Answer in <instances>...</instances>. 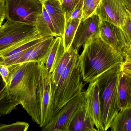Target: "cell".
Listing matches in <instances>:
<instances>
[{
    "instance_id": "11",
    "label": "cell",
    "mask_w": 131,
    "mask_h": 131,
    "mask_svg": "<svg viewBox=\"0 0 131 131\" xmlns=\"http://www.w3.org/2000/svg\"><path fill=\"white\" fill-rule=\"evenodd\" d=\"M42 63H39L32 75L25 99L21 104L33 121L39 125L40 124V115L39 86Z\"/></svg>"
},
{
    "instance_id": "8",
    "label": "cell",
    "mask_w": 131,
    "mask_h": 131,
    "mask_svg": "<svg viewBox=\"0 0 131 131\" xmlns=\"http://www.w3.org/2000/svg\"><path fill=\"white\" fill-rule=\"evenodd\" d=\"M37 33L35 26L7 19L0 26V50Z\"/></svg>"
},
{
    "instance_id": "19",
    "label": "cell",
    "mask_w": 131,
    "mask_h": 131,
    "mask_svg": "<svg viewBox=\"0 0 131 131\" xmlns=\"http://www.w3.org/2000/svg\"><path fill=\"white\" fill-rule=\"evenodd\" d=\"M65 51L62 38L59 36L55 37L45 63L49 73L51 74L55 70Z\"/></svg>"
},
{
    "instance_id": "32",
    "label": "cell",
    "mask_w": 131,
    "mask_h": 131,
    "mask_svg": "<svg viewBox=\"0 0 131 131\" xmlns=\"http://www.w3.org/2000/svg\"><path fill=\"white\" fill-rule=\"evenodd\" d=\"M128 10L131 13V0H122Z\"/></svg>"
},
{
    "instance_id": "3",
    "label": "cell",
    "mask_w": 131,
    "mask_h": 131,
    "mask_svg": "<svg viewBox=\"0 0 131 131\" xmlns=\"http://www.w3.org/2000/svg\"><path fill=\"white\" fill-rule=\"evenodd\" d=\"M121 64H118L97 78L103 131L110 128L111 123L120 110L118 100Z\"/></svg>"
},
{
    "instance_id": "4",
    "label": "cell",
    "mask_w": 131,
    "mask_h": 131,
    "mask_svg": "<svg viewBox=\"0 0 131 131\" xmlns=\"http://www.w3.org/2000/svg\"><path fill=\"white\" fill-rule=\"evenodd\" d=\"M78 52L74 49L69 64L61 75L58 84L52 89L53 118L69 101L83 91L85 85L79 62Z\"/></svg>"
},
{
    "instance_id": "25",
    "label": "cell",
    "mask_w": 131,
    "mask_h": 131,
    "mask_svg": "<svg viewBox=\"0 0 131 131\" xmlns=\"http://www.w3.org/2000/svg\"><path fill=\"white\" fill-rule=\"evenodd\" d=\"M29 125L26 122H17L12 124L0 125L1 131H26Z\"/></svg>"
},
{
    "instance_id": "14",
    "label": "cell",
    "mask_w": 131,
    "mask_h": 131,
    "mask_svg": "<svg viewBox=\"0 0 131 131\" xmlns=\"http://www.w3.org/2000/svg\"><path fill=\"white\" fill-rule=\"evenodd\" d=\"M86 115L92 119L98 131H103L97 79L90 83L85 93Z\"/></svg>"
},
{
    "instance_id": "22",
    "label": "cell",
    "mask_w": 131,
    "mask_h": 131,
    "mask_svg": "<svg viewBox=\"0 0 131 131\" xmlns=\"http://www.w3.org/2000/svg\"><path fill=\"white\" fill-rule=\"evenodd\" d=\"M80 20H66V26L62 37L65 51H68L72 45Z\"/></svg>"
},
{
    "instance_id": "34",
    "label": "cell",
    "mask_w": 131,
    "mask_h": 131,
    "mask_svg": "<svg viewBox=\"0 0 131 131\" xmlns=\"http://www.w3.org/2000/svg\"><path fill=\"white\" fill-rule=\"evenodd\" d=\"M131 52V46L130 47H129V48H128V49H127L126 50V52Z\"/></svg>"
},
{
    "instance_id": "26",
    "label": "cell",
    "mask_w": 131,
    "mask_h": 131,
    "mask_svg": "<svg viewBox=\"0 0 131 131\" xmlns=\"http://www.w3.org/2000/svg\"><path fill=\"white\" fill-rule=\"evenodd\" d=\"M83 1L79 0L72 11L66 15V20H82L83 9Z\"/></svg>"
},
{
    "instance_id": "24",
    "label": "cell",
    "mask_w": 131,
    "mask_h": 131,
    "mask_svg": "<svg viewBox=\"0 0 131 131\" xmlns=\"http://www.w3.org/2000/svg\"><path fill=\"white\" fill-rule=\"evenodd\" d=\"M101 0H84L82 20L88 18L95 13Z\"/></svg>"
},
{
    "instance_id": "2",
    "label": "cell",
    "mask_w": 131,
    "mask_h": 131,
    "mask_svg": "<svg viewBox=\"0 0 131 131\" xmlns=\"http://www.w3.org/2000/svg\"><path fill=\"white\" fill-rule=\"evenodd\" d=\"M39 62L30 61L8 66L10 74L7 84L0 92V116L10 113L23 102L32 75Z\"/></svg>"
},
{
    "instance_id": "18",
    "label": "cell",
    "mask_w": 131,
    "mask_h": 131,
    "mask_svg": "<svg viewBox=\"0 0 131 131\" xmlns=\"http://www.w3.org/2000/svg\"><path fill=\"white\" fill-rule=\"evenodd\" d=\"M118 100L120 110L131 108V74L122 71L119 76Z\"/></svg>"
},
{
    "instance_id": "10",
    "label": "cell",
    "mask_w": 131,
    "mask_h": 131,
    "mask_svg": "<svg viewBox=\"0 0 131 131\" xmlns=\"http://www.w3.org/2000/svg\"><path fill=\"white\" fill-rule=\"evenodd\" d=\"M85 92L77 94L59 111L56 115L42 129L43 131H68L72 116L85 98Z\"/></svg>"
},
{
    "instance_id": "27",
    "label": "cell",
    "mask_w": 131,
    "mask_h": 131,
    "mask_svg": "<svg viewBox=\"0 0 131 131\" xmlns=\"http://www.w3.org/2000/svg\"><path fill=\"white\" fill-rule=\"evenodd\" d=\"M128 48L131 46V13L128 10V14L122 28Z\"/></svg>"
},
{
    "instance_id": "20",
    "label": "cell",
    "mask_w": 131,
    "mask_h": 131,
    "mask_svg": "<svg viewBox=\"0 0 131 131\" xmlns=\"http://www.w3.org/2000/svg\"><path fill=\"white\" fill-rule=\"evenodd\" d=\"M35 26L39 35L42 37H57L51 19L44 7L42 14L37 19Z\"/></svg>"
},
{
    "instance_id": "12",
    "label": "cell",
    "mask_w": 131,
    "mask_h": 131,
    "mask_svg": "<svg viewBox=\"0 0 131 131\" xmlns=\"http://www.w3.org/2000/svg\"><path fill=\"white\" fill-rule=\"evenodd\" d=\"M101 20L99 17L94 14L83 20H81L72 47L79 52L80 48L86 42L100 37Z\"/></svg>"
},
{
    "instance_id": "23",
    "label": "cell",
    "mask_w": 131,
    "mask_h": 131,
    "mask_svg": "<svg viewBox=\"0 0 131 131\" xmlns=\"http://www.w3.org/2000/svg\"><path fill=\"white\" fill-rule=\"evenodd\" d=\"M74 51V49L71 47L69 50L65 51L58 66L51 73L52 89H54L58 84L61 75L69 64Z\"/></svg>"
},
{
    "instance_id": "16",
    "label": "cell",
    "mask_w": 131,
    "mask_h": 131,
    "mask_svg": "<svg viewBox=\"0 0 131 131\" xmlns=\"http://www.w3.org/2000/svg\"><path fill=\"white\" fill-rule=\"evenodd\" d=\"M85 96L72 116L68 131H96L92 119L86 115Z\"/></svg>"
},
{
    "instance_id": "5",
    "label": "cell",
    "mask_w": 131,
    "mask_h": 131,
    "mask_svg": "<svg viewBox=\"0 0 131 131\" xmlns=\"http://www.w3.org/2000/svg\"><path fill=\"white\" fill-rule=\"evenodd\" d=\"M6 19L36 26L43 10V2L39 0H5Z\"/></svg>"
},
{
    "instance_id": "6",
    "label": "cell",
    "mask_w": 131,
    "mask_h": 131,
    "mask_svg": "<svg viewBox=\"0 0 131 131\" xmlns=\"http://www.w3.org/2000/svg\"><path fill=\"white\" fill-rule=\"evenodd\" d=\"M39 93L40 115L39 126L42 128L52 119L53 112L51 74L47 70L45 63L41 64Z\"/></svg>"
},
{
    "instance_id": "28",
    "label": "cell",
    "mask_w": 131,
    "mask_h": 131,
    "mask_svg": "<svg viewBox=\"0 0 131 131\" xmlns=\"http://www.w3.org/2000/svg\"><path fill=\"white\" fill-rule=\"evenodd\" d=\"M79 0H60L66 15L70 13Z\"/></svg>"
},
{
    "instance_id": "35",
    "label": "cell",
    "mask_w": 131,
    "mask_h": 131,
    "mask_svg": "<svg viewBox=\"0 0 131 131\" xmlns=\"http://www.w3.org/2000/svg\"><path fill=\"white\" fill-rule=\"evenodd\" d=\"M39 1H42V2H43V1H44V0H39Z\"/></svg>"
},
{
    "instance_id": "13",
    "label": "cell",
    "mask_w": 131,
    "mask_h": 131,
    "mask_svg": "<svg viewBox=\"0 0 131 131\" xmlns=\"http://www.w3.org/2000/svg\"><path fill=\"white\" fill-rule=\"evenodd\" d=\"M100 37L118 52L124 54L128 48L122 29L109 22L101 21Z\"/></svg>"
},
{
    "instance_id": "33",
    "label": "cell",
    "mask_w": 131,
    "mask_h": 131,
    "mask_svg": "<svg viewBox=\"0 0 131 131\" xmlns=\"http://www.w3.org/2000/svg\"><path fill=\"white\" fill-rule=\"evenodd\" d=\"M125 60H131V52H126L124 53Z\"/></svg>"
},
{
    "instance_id": "30",
    "label": "cell",
    "mask_w": 131,
    "mask_h": 131,
    "mask_svg": "<svg viewBox=\"0 0 131 131\" xmlns=\"http://www.w3.org/2000/svg\"><path fill=\"white\" fill-rule=\"evenodd\" d=\"M6 19V9L5 0H0V26L4 23Z\"/></svg>"
},
{
    "instance_id": "9",
    "label": "cell",
    "mask_w": 131,
    "mask_h": 131,
    "mask_svg": "<svg viewBox=\"0 0 131 131\" xmlns=\"http://www.w3.org/2000/svg\"><path fill=\"white\" fill-rule=\"evenodd\" d=\"M128 13L122 0H101L94 14L101 21L109 22L122 28Z\"/></svg>"
},
{
    "instance_id": "1",
    "label": "cell",
    "mask_w": 131,
    "mask_h": 131,
    "mask_svg": "<svg viewBox=\"0 0 131 131\" xmlns=\"http://www.w3.org/2000/svg\"><path fill=\"white\" fill-rule=\"evenodd\" d=\"M79 56L83 80L86 83L125 61L124 55L105 43L100 37L86 42Z\"/></svg>"
},
{
    "instance_id": "7",
    "label": "cell",
    "mask_w": 131,
    "mask_h": 131,
    "mask_svg": "<svg viewBox=\"0 0 131 131\" xmlns=\"http://www.w3.org/2000/svg\"><path fill=\"white\" fill-rule=\"evenodd\" d=\"M55 38L53 37H46L35 46L21 53L0 58V65L10 66L30 61L46 63Z\"/></svg>"
},
{
    "instance_id": "15",
    "label": "cell",
    "mask_w": 131,
    "mask_h": 131,
    "mask_svg": "<svg viewBox=\"0 0 131 131\" xmlns=\"http://www.w3.org/2000/svg\"><path fill=\"white\" fill-rule=\"evenodd\" d=\"M43 7L49 16L57 36L62 38L66 24V15L60 0H44Z\"/></svg>"
},
{
    "instance_id": "29",
    "label": "cell",
    "mask_w": 131,
    "mask_h": 131,
    "mask_svg": "<svg viewBox=\"0 0 131 131\" xmlns=\"http://www.w3.org/2000/svg\"><path fill=\"white\" fill-rule=\"evenodd\" d=\"M0 73L4 84H7L10 74L9 69L8 66L0 65Z\"/></svg>"
},
{
    "instance_id": "17",
    "label": "cell",
    "mask_w": 131,
    "mask_h": 131,
    "mask_svg": "<svg viewBox=\"0 0 131 131\" xmlns=\"http://www.w3.org/2000/svg\"><path fill=\"white\" fill-rule=\"evenodd\" d=\"M45 38L46 37H42L39 35L38 33L28 37L0 50V58H4L21 53L35 46Z\"/></svg>"
},
{
    "instance_id": "31",
    "label": "cell",
    "mask_w": 131,
    "mask_h": 131,
    "mask_svg": "<svg viewBox=\"0 0 131 131\" xmlns=\"http://www.w3.org/2000/svg\"><path fill=\"white\" fill-rule=\"evenodd\" d=\"M121 69L122 72L131 74V60H125L121 64Z\"/></svg>"
},
{
    "instance_id": "21",
    "label": "cell",
    "mask_w": 131,
    "mask_h": 131,
    "mask_svg": "<svg viewBox=\"0 0 131 131\" xmlns=\"http://www.w3.org/2000/svg\"><path fill=\"white\" fill-rule=\"evenodd\" d=\"M112 131H131V108L120 110L110 127Z\"/></svg>"
}]
</instances>
